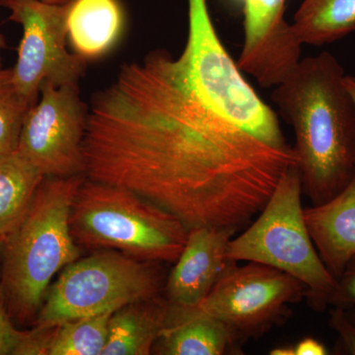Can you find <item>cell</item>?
Wrapping results in <instances>:
<instances>
[{
	"mask_svg": "<svg viewBox=\"0 0 355 355\" xmlns=\"http://www.w3.org/2000/svg\"><path fill=\"white\" fill-rule=\"evenodd\" d=\"M83 153L88 179L137 193L189 230L234 234L297 163L293 147L270 146L210 108L165 50L123 64L93 97Z\"/></svg>",
	"mask_w": 355,
	"mask_h": 355,
	"instance_id": "6da1fadb",
	"label": "cell"
},
{
	"mask_svg": "<svg viewBox=\"0 0 355 355\" xmlns=\"http://www.w3.org/2000/svg\"><path fill=\"white\" fill-rule=\"evenodd\" d=\"M85 178L44 177L25 216L4 239L0 291L18 324H34L51 280L80 258L69 216Z\"/></svg>",
	"mask_w": 355,
	"mask_h": 355,
	"instance_id": "3957f363",
	"label": "cell"
},
{
	"mask_svg": "<svg viewBox=\"0 0 355 355\" xmlns=\"http://www.w3.org/2000/svg\"><path fill=\"white\" fill-rule=\"evenodd\" d=\"M123 9L118 0H72L67 14V39L74 53L93 60L108 53L120 38Z\"/></svg>",
	"mask_w": 355,
	"mask_h": 355,
	"instance_id": "2e32d148",
	"label": "cell"
},
{
	"mask_svg": "<svg viewBox=\"0 0 355 355\" xmlns=\"http://www.w3.org/2000/svg\"><path fill=\"white\" fill-rule=\"evenodd\" d=\"M171 308L162 294L114 311L102 355L151 354L154 343L169 324Z\"/></svg>",
	"mask_w": 355,
	"mask_h": 355,
	"instance_id": "9a60e30c",
	"label": "cell"
},
{
	"mask_svg": "<svg viewBox=\"0 0 355 355\" xmlns=\"http://www.w3.org/2000/svg\"><path fill=\"white\" fill-rule=\"evenodd\" d=\"M343 83H345V88L349 91L350 96H352L355 106V76H345Z\"/></svg>",
	"mask_w": 355,
	"mask_h": 355,
	"instance_id": "d4e9b609",
	"label": "cell"
},
{
	"mask_svg": "<svg viewBox=\"0 0 355 355\" xmlns=\"http://www.w3.org/2000/svg\"><path fill=\"white\" fill-rule=\"evenodd\" d=\"M304 217L320 258L338 280L355 256V174L330 200L304 209Z\"/></svg>",
	"mask_w": 355,
	"mask_h": 355,
	"instance_id": "4fadbf2b",
	"label": "cell"
},
{
	"mask_svg": "<svg viewBox=\"0 0 355 355\" xmlns=\"http://www.w3.org/2000/svg\"><path fill=\"white\" fill-rule=\"evenodd\" d=\"M3 243H4L3 238H2L1 236H0V266H1L2 251H3ZM0 270H1V268H0Z\"/></svg>",
	"mask_w": 355,
	"mask_h": 355,
	"instance_id": "f1b7e54d",
	"label": "cell"
},
{
	"mask_svg": "<svg viewBox=\"0 0 355 355\" xmlns=\"http://www.w3.org/2000/svg\"><path fill=\"white\" fill-rule=\"evenodd\" d=\"M347 314H349L350 319H352V321H354L355 323V307L350 308V309L347 310Z\"/></svg>",
	"mask_w": 355,
	"mask_h": 355,
	"instance_id": "f546056e",
	"label": "cell"
},
{
	"mask_svg": "<svg viewBox=\"0 0 355 355\" xmlns=\"http://www.w3.org/2000/svg\"><path fill=\"white\" fill-rule=\"evenodd\" d=\"M33 105L25 99L13 80L12 69H0V153L17 149L21 128Z\"/></svg>",
	"mask_w": 355,
	"mask_h": 355,
	"instance_id": "ffe728a7",
	"label": "cell"
},
{
	"mask_svg": "<svg viewBox=\"0 0 355 355\" xmlns=\"http://www.w3.org/2000/svg\"><path fill=\"white\" fill-rule=\"evenodd\" d=\"M329 324L340 338L343 354L355 355V323L350 319L347 311L342 307H334L330 311Z\"/></svg>",
	"mask_w": 355,
	"mask_h": 355,
	"instance_id": "44dd1931",
	"label": "cell"
},
{
	"mask_svg": "<svg viewBox=\"0 0 355 355\" xmlns=\"http://www.w3.org/2000/svg\"><path fill=\"white\" fill-rule=\"evenodd\" d=\"M333 307L349 310L355 307V256L345 266L329 303Z\"/></svg>",
	"mask_w": 355,
	"mask_h": 355,
	"instance_id": "7402d4cb",
	"label": "cell"
},
{
	"mask_svg": "<svg viewBox=\"0 0 355 355\" xmlns=\"http://www.w3.org/2000/svg\"><path fill=\"white\" fill-rule=\"evenodd\" d=\"M294 355H326L328 349L323 343L313 338H305L294 345Z\"/></svg>",
	"mask_w": 355,
	"mask_h": 355,
	"instance_id": "cb8c5ba5",
	"label": "cell"
},
{
	"mask_svg": "<svg viewBox=\"0 0 355 355\" xmlns=\"http://www.w3.org/2000/svg\"><path fill=\"white\" fill-rule=\"evenodd\" d=\"M162 265L114 250H95L65 266L46 292L33 324L53 327L162 295L167 279Z\"/></svg>",
	"mask_w": 355,
	"mask_h": 355,
	"instance_id": "8992f818",
	"label": "cell"
},
{
	"mask_svg": "<svg viewBox=\"0 0 355 355\" xmlns=\"http://www.w3.org/2000/svg\"><path fill=\"white\" fill-rule=\"evenodd\" d=\"M292 28L302 44L334 43L355 31V0H303Z\"/></svg>",
	"mask_w": 355,
	"mask_h": 355,
	"instance_id": "ac0fdd59",
	"label": "cell"
},
{
	"mask_svg": "<svg viewBox=\"0 0 355 355\" xmlns=\"http://www.w3.org/2000/svg\"><path fill=\"white\" fill-rule=\"evenodd\" d=\"M113 313L50 327L46 355H102Z\"/></svg>",
	"mask_w": 355,
	"mask_h": 355,
	"instance_id": "d6986e66",
	"label": "cell"
},
{
	"mask_svg": "<svg viewBox=\"0 0 355 355\" xmlns=\"http://www.w3.org/2000/svg\"><path fill=\"white\" fill-rule=\"evenodd\" d=\"M89 108L79 84L57 86L44 80L26 114L16 153L48 177L85 175L83 141Z\"/></svg>",
	"mask_w": 355,
	"mask_h": 355,
	"instance_id": "30bf717a",
	"label": "cell"
},
{
	"mask_svg": "<svg viewBox=\"0 0 355 355\" xmlns=\"http://www.w3.org/2000/svg\"><path fill=\"white\" fill-rule=\"evenodd\" d=\"M42 1L53 4H67L69 3V2L72 1V0H42Z\"/></svg>",
	"mask_w": 355,
	"mask_h": 355,
	"instance_id": "83f0119b",
	"label": "cell"
},
{
	"mask_svg": "<svg viewBox=\"0 0 355 355\" xmlns=\"http://www.w3.org/2000/svg\"><path fill=\"white\" fill-rule=\"evenodd\" d=\"M0 6L10 11L9 20L22 27L12 73L16 87L30 104L38 101L40 86L44 80L57 86L79 84L86 60L67 48L69 2L0 0Z\"/></svg>",
	"mask_w": 355,
	"mask_h": 355,
	"instance_id": "9c48e42d",
	"label": "cell"
},
{
	"mask_svg": "<svg viewBox=\"0 0 355 355\" xmlns=\"http://www.w3.org/2000/svg\"><path fill=\"white\" fill-rule=\"evenodd\" d=\"M272 355H294L293 347H280L270 350Z\"/></svg>",
	"mask_w": 355,
	"mask_h": 355,
	"instance_id": "484cf974",
	"label": "cell"
},
{
	"mask_svg": "<svg viewBox=\"0 0 355 355\" xmlns=\"http://www.w3.org/2000/svg\"><path fill=\"white\" fill-rule=\"evenodd\" d=\"M234 233L210 227L189 230L188 240L166 279L163 295L171 305L198 307L237 261L227 257Z\"/></svg>",
	"mask_w": 355,
	"mask_h": 355,
	"instance_id": "7c38bea8",
	"label": "cell"
},
{
	"mask_svg": "<svg viewBox=\"0 0 355 355\" xmlns=\"http://www.w3.org/2000/svg\"><path fill=\"white\" fill-rule=\"evenodd\" d=\"M70 233L80 248L114 250L142 261L175 263L189 229L132 191L88 179L72 202Z\"/></svg>",
	"mask_w": 355,
	"mask_h": 355,
	"instance_id": "277c9868",
	"label": "cell"
},
{
	"mask_svg": "<svg viewBox=\"0 0 355 355\" xmlns=\"http://www.w3.org/2000/svg\"><path fill=\"white\" fill-rule=\"evenodd\" d=\"M4 48H6V39H4L3 35L0 33V53ZM0 69H1V55H0Z\"/></svg>",
	"mask_w": 355,
	"mask_h": 355,
	"instance_id": "4316f807",
	"label": "cell"
},
{
	"mask_svg": "<svg viewBox=\"0 0 355 355\" xmlns=\"http://www.w3.org/2000/svg\"><path fill=\"white\" fill-rule=\"evenodd\" d=\"M335 55L301 58L275 86L272 100L295 135L303 193L313 205L328 202L355 174V106Z\"/></svg>",
	"mask_w": 355,
	"mask_h": 355,
	"instance_id": "7a4b0ae2",
	"label": "cell"
},
{
	"mask_svg": "<svg viewBox=\"0 0 355 355\" xmlns=\"http://www.w3.org/2000/svg\"><path fill=\"white\" fill-rule=\"evenodd\" d=\"M302 193L300 173L294 164L280 177L258 217L230 240L227 257L288 273L307 287L308 304L322 312L330 305L336 279L320 258L308 231Z\"/></svg>",
	"mask_w": 355,
	"mask_h": 355,
	"instance_id": "5b68a950",
	"label": "cell"
},
{
	"mask_svg": "<svg viewBox=\"0 0 355 355\" xmlns=\"http://www.w3.org/2000/svg\"><path fill=\"white\" fill-rule=\"evenodd\" d=\"M24 334L14 327L0 291V355H15Z\"/></svg>",
	"mask_w": 355,
	"mask_h": 355,
	"instance_id": "603a6c76",
	"label": "cell"
},
{
	"mask_svg": "<svg viewBox=\"0 0 355 355\" xmlns=\"http://www.w3.org/2000/svg\"><path fill=\"white\" fill-rule=\"evenodd\" d=\"M44 175L19 153H0V236L6 239L25 216Z\"/></svg>",
	"mask_w": 355,
	"mask_h": 355,
	"instance_id": "e0dca14e",
	"label": "cell"
},
{
	"mask_svg": "<svg viewBox=\"0 0 355 355\" xmlns=\"http://www.w3.org/2000/svg\"><path fill=\"white\" fill-rule=\"evenodd\" d=\"M307 292L300 280L272 266L236 263L198 308L223 322L244 343L286 321L289 305L302 301Z\"/></svg>",
	"mask_w": 355,
	"mask_h": 355,
	"instance_id": "ba28073f",
	"label": "cell"
},
{
	"mask_svg": "<svg viewBox=\"0 0 355 355\" xmlns=\"http://www.w3.org/2000/svg\"><path fill=\"white\" fill-rule=\"evenodd\" d=\"M170 321L153 352L161 355H224L243 354L234 331L198 307L171 305Z\"/></svg>",
	"mask_w": 355,
	"mask_h": 355,
	"instance_id": "5bb4252c",
	"label": "cell"
},
{
	"mask_svg": "<svg viewBox=\"0 0 355 355\" xmlns=\"http://www.w3.org/2000/svg\"><path fill=\"white\" fill-rule=\"evenodd\" d=\"M189 31L179 55L191 85L226 120L279 148H291L279 119L243 76L219 39L207 0H188Z\"/></svg>",
	"mask_w": 355,
	"mask_h": 355,
	"instance_id": "52a82bcc",
	"label": "cell"
},
{
	"mask_svg": "<svg viewBox=\"0 0 355 355\" xmlns=\"http://www.w3.org/2000/svg\"><path fill=\"white\" fill-rule=\"evenodd\" d=\"M244 15V44L238 65L256 78L291 71L301 58L302 44L286 20V0H238Z\"/></svg>",
	"mask_w": 355,
	"mask_h": 355,
	"instance_id": "8fae6325",
	"label": "cell"
}]
</instances>
